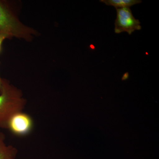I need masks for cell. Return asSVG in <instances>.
Returning <instances> with one entry per match:
<instances>
[{"label":"cell","mask_w":159,"mask_h":159,"mask_svg":"<svg viewBox=\"0 0 159 159\" xmlns=\"http://www.w3.org/2000/svg\"><path fill=\"white\" fill-rule=\"evenodd\" d=\"M101 2L104 3L109 6H113L116 9L129 8L131 6L139 4L142 2L140 0H101Z\"/></svg>","instance_id":"6"},{"label":"cell","mask_w":159,"mask_h":159,"mask_svg":"<svg viewBox=\"0 0 159 159\" xmlns=\"http://www.w3.org/2000/svg\"><path fill=\"white\" fill-rule=\"evenodd\" d=\"M4 79L1 78V77H0V93H1L2 91Z\"/></svg>","instance_id":"8"},{"label":"cell","mask_w":159,"mask_h":159,"mask_svg":"<svg viewBox=\"0 0 159 159\" xmlns=\"http://www.w3.org/2000/svg\"><path fill=\"white\" fill-rule=\"evenodd\" d=\"M116 9L117 17L115 23V32L119 34L126 32L131 34L136 30L142 29L141 23L136 19L129 8Z\"/></svg>","instance_id":"4"},{"label":"cell","mask_w":159,"mask_h":159,"mask_svg":"<svg viewBox=\"0 0 159 159\" xmlns=\"http://www.w3.org/2000/svg\"><path fill=\"white\" fill-rule=\"evenodd\" d=\"M17 152L15 147L6 144V136L0 132V159H16Z\"/></svg>","instance_id":"5"},{"label":"cell","mask_w":159,"mask_h":159,"mask_svg":"<svg viewBox=\"0 0 159 159\" xmlns=\"http://www.w3.org/2000/svg\"><path fill=\"white\" fill-rule=\"evenodd\" d=\"M6 32L11 37L30 40L36 32L20 21L7 3L0 0V32Z\"/></svg>","instance_id":"2"},{"label":"cell","mask_w":159,"mask_h":159,"mask_svg":"<svg viewBox=\"0 0 159 159\" xmlns=\"http://www.w3.org/2000/svg\"><path fill=\"white\" fill-rule=\"evenodd\" d=\"M34 127L32 117L23 111L12 114L8 119L5 129L16 137H23L29 135Z\"/></svg>","instance_id":"3"},{"label":"cell","mask_w":159,"mask_h":159,"mask_svg":"<svg viewBox=\"0 0 159 159\" xmlns=\"http://www.w3.org/2000/svg\"><path fill=\"white\" fill-rule=\"evenodd\" d=\"M12 38L11 35L6 32H0V53L2 51V45L3 42L6 39H9Z\"/></svg>","instance_id":"7"},{"label":"cell","mask_w":159,"mask_h":159,"mask_svg":"<svg viewBox=\"0 0 159 159\" xmlns=\"http://www.w3.org/2000/svg\"><path fill=\"white\" fill-rule=\"evenodd\" d=\"M26 103L21 91L4 79L2 91L0 93V128L5 129L11 115L23 111Z\"/></svg>","instance_id":"1"}]
</instances>
